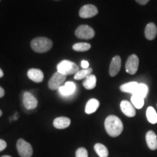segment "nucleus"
<instances>
[{
  "label": "nucleus",
  "instance_id": "obj_35",
  "mask_svg": "<svg viewBox=\"0 0 157 157\" xmlns=\"http://www.w3.org/2000/svg\"><path fill=\"white\" fill-rule=\"evenodd\" d=\"M0 1H1V0H0Z\"/></svg>",
  "mask_w": 157,
  "mask_h": 157
},
{
  "label": "nucleus",
  "instance_id": "obj_13",
  "mask_svg": "<svg viewBox=\"0 0 157 157\" xmlns=\"http://www.w3.org/2000/svg\"><path fill=\"white\" fill-rule=\"evenodd\" d=\"M146 143L148 145V148L151 150L154 151L157 149V136L155 134L154 131H148L146 133Z\"/></svg>",
  "mask_w": 157,
  "mask_h": 157
},
{
  "label": "nucleus",
  "instance_id": "obj_7",
  "mask_svg": "<svg viewBox=\"0 0 157 157\" xmlns=\"http://www.w3.org/2000/svg\"><path fill=\"white\" fill-rule=\"evenodd\" d=\"M139 66V58L136 55L133 54L127 58L126 64H125V70L129 74H136L138 69Z\"/></svg>",
  "mask_w": 157,
  "mask_h": 157
},
{
  "label": "nucleus",
  "instance_id": "obj_19",
  "mask_svg": "<svg viewBox=\"0 0 157 157\" xmlns=\"http://www.w3.org/2000/svg\"><path fill=\"white\" fill-rule=\"evenodd\" d=\"M97 78L96 76L93 74H90L83 82V86L87 90H93L95 87Z\"/></svg>",
  "mask_w": 157,
  "mask_h": 157
},
{
  "label": "nucleus",
  "instance_id": "obj_8",
  "mask_svg": "<svg viewBox=\"0 0 157 157\" xmlns=\"http://www.w3.org/2000/svg\"><path fill=\"white\" fill-rule=\"evenodd\" d=\"M98 13V10L93 5H85L81 7L78 15L82 18H90L95 17Z\"/></svg>",
  "mask_w": 157,
  "mask_h": 157
},
{
  "label": "nucleus",
  "instance_id": "obj_20",
  "mask_svg": "<svg viewBox=\"0 0 157 157\" xmlns=\"http://www.w3.org/2000/svg\"><path fill=\"white\" fill-rule=\"evenodd\" d=\"M94 149L100 157L109 156V150L106 147L101 143H96L94 146Z\"/></svg>",
  "mask_w": 157,
  "mask_h": 157
},
{
  "label": "nucleus",
  "instance_id": "obj_31",
  "mask_svg": "<svg viewBox=\"0 0 157 157\" xmlns=\"http://www.w3.org/2000/svg\"><path fill=\"white\" fill-rule=\"evenodd\" d=\"M3 76H4V72H3V71L2 70L1 68H0V78L2 77Z\"/></svg>",
  "mask_w": 157,
  "mask_h": 157
},
{
  "label": "nucleus",
  "instance_id": "obj_30",
  "mask_svg": "<svg viewBox=\"0 0 157 157\" xmlns=\"http://www.w3.org/2000/svg\"><path fill=\"white\" fill-rule=\"evenodd\" d=\"M5 90H4L3 88L2 87H0V98L4 97V95H5Z\"/></svg>",
  "mask_w": 157,
  "mask_h": 157
},
{
  "label": "nucleus",
  "instance_id": "obj_1",
  "mask_svg": "<svg viewBox=\"0 0 157 157\" xmlns=\"http://www.w3.org/2000/svg\"><path fill=\"white\" fill-rule=\"evenodd\" d=\"M105 129L111 137H117L123 131L122 121L119 117L114 115H110L105 120Z\"/></svg>",
  "mask_w": 157,
  "mask_h": 157
},
{
  "label": "nucleus",
  "instance_id": "obj_24",
  "mask_svg": "<svg viewBox=\"0 0 157 157\" xmlns=\"http://www.w3.org/2000/svg\"><path fill=\"white\" fill-rule=\"evenodd\" d=\"M72 48L76 52H85V51L89 50L91 48V44L84 42L76 43L73 45Z\"/></svg>",
  "mask_w": 157,
  "mask_h": 157
},
{
  "label": "nucleus",
  "instance_id": "obj_10",
  "mask_svg": "<svg viewBox=\"0 0 157 157\" xmlns=\"http://www.w3.org/2000/svg\"><path fill=\"white\" fill-rule=\"evenodd\" d=\"M121 111L124 115L128 117H134L136 114L135 108L132 103L127 101H122L120 103Z\"/></svg>",
  "mask_w": 157,
  "mask_h": 157
},
{
  "label": "nucleus",
  "instance_id": "obj_28",
  "mask_svg": "<svg viewBox=\"0 0 157 157\" xmlns=\"http://www.w3.org/2000/svg\"><path fill=\"white\" fill-rule=\"evenodd\" d=\"M81 66L83 68V69H86V68H89V63L87 60H82L81 63Z\"/></svg>",
  "mask_w": 157,
  "mask_h": 157
},
{
  "label": "nucleus",
  "instance_id": "obj_27",
  "mask_svg": "<svg viewBox=\"0 0 157 157\" xmlns=\"http://www.w3.org/2000/svg\"><path fill=\"white\" fill-rule=\"evenodd\" d=\"M6 147H7V143H6L4 140L0 139V152L5 150Z\"/></svg>",
  "mask_w": 157,
  "mask_h": 157
},
{
  "label": "nucleus",
  "instance_id": "obj_15",
  "mask_svg": "<svg viewBox=\"0 0 157 157\" xmlns=\"http://www.w3.org/2000/svg\"><path fill=\"white\" fill-rule=\"evenodd\" d=\"M157 35V27L154 23H149L145 29V36L148 40H154Z\"/></svg>",
  "mask_w": 157,
  "mask_h": 157
},
{
  "label": "nucleus",
  "instance_id": "obj_26",
  "mask_svg": "<svg viewBox=\"0 0 157 157\" xmlns=\"http://www.w3.org/2000/svg\"><path fill=\"white\" fill-rule=\"evenodd\" d=\"M76 157H88L87 149L84 148H79L76 151Z\"/></svg>",
  "mask_w": 157,
  "mask_h": 157
},
{
  "label": "nucleus",
  "instance_id": "obj_32",
  "mask_svg": "<svg viewBox=\"0 0 157 157\" xmlns=\"http://www.w3.org/2000/svg\"><path fill=\"white\" fill-rule=\"evenodd\" d=\"M2 111L1 110H0V117H2Z\"/></svg>",
  "mask_w": 157,
  "mask_h": 157
},
{
  "label": "nucleus",
  "instance_id": "obj_22",
  "mask_svg": "<svg viewBox=\"0 0 157 157\" xmlns=\"http://www.w3.org/2000/svg\"><path fill=\"white\" fill-rule=\"evenodd\" d=\"M93 72V68H88L86 69L79 70L76 74H74V79L81 80L83 78H86L88 76H90Z\"/></svg>",
  "mask_w": 157,
  "mask_h": 157
},
{
  "label": "nucleus",
  "instance_id": "obj_14",
  "mask_svg": "<svg viewBox=\"0 0 157 157\" xmlns=\"http://www.w3.org/2000/svg\"><path fill=\"white\" fill-rule=\"evenodd\" d=\"M71 119L68 117H60L56 118L53 121V126L56 129H66L70 126Z\"/></svg>",
  "mask_w": 157,
  "mask_h": 157
},
{
  "label": "nucleus",
  "instance_id": "obj_4",
  "mask_svg": "<svg viewBox=\"0 0 157 157\" xmlns=\"http://www.w3.org/2000/svg\"><path fill=\"white\" fill-rule=\"evenodd\" d=\"M95 31L87 25H81L76 29L75 35L78 39H90L95 36Z\"/></svg>",
  "mask_w": 157,
  "mask_h": 157
},
{
  "label": "nucleus",
  "instance_id": "obj_29",
  "mask_svg": "<svg viewBox=\"0 0 157 157\" xmlns=\"http://www.w3.org/2000/svg\"><path fill=\"white\" fill-rule=\"evenodd\" d=\"M135 1H136L139 4V5H146V4L148 3L149 1H150V0H135Z\"/></svg>",
  "mask_w": 157,
  "mask_h": 157
},
{
  "label": "nucleus",
  "instance_id": "obj_21",
  "mask_svg": "<svg viewBox=\"0 0 157 157\" xmlns=\"http://www.w3.org/2000/svg\"><path fill=\"white\" fill-rule=\"evenodd\" d=\"M144 99L145 98L137 95H132L131 98V103H132L135 109H140L144 105Z\"/></svg>",
  "mask_w": 157,
  "mask_h": 157
},
{
  "label": "nucleus",
  "instance_id": "obj_6",
  "mask_svg": "<svg viewBox=\"0 0 157 157\" xmlns=\"http://www.w3.org/2000/svg\"><path fill=\"white\" fill-rule=\"evenodd\" d=\"M66 78V76L63 75V74L59 73L57 71L52 75L50 79L49 80L48 82V87L50 90H59V88L62 87L63 84L65 82Z\"/></svg>",
  "mask_w": 157,
  "mask_h": 157
},
{
  "label": "nucleus",
  "instance_id": "obj_34",
  "mask_svg": "<svg viewBox=\"0 0 157 157\" xmlns=\"http://www.w3.org/2000/svg\"><path fill=\"white\" fill-rule=\"evenodd\" d=\"M54 1H60V0H54Z\"/></svg>",
  "mask_w": 157,
  "mask_h": 157
},
{
  "label": "nucleus",
  "instance_id": "obj_9",
  "mask_svg": "<svg viewBox=\"0 0 157 157\" xmlns=\"http://www.w3.org/2000/svg\"><path fill=\"white\" fill-rule=\"evenodd\" d=\"M23 103L25 109L28 110L36 109L38 105V101H37L36 98L29 92H25L23 94Z\"/></svg>",
  "mask_w": 157,
  "mask_h": 157
},
{
  "label": "nucleus",
  "instance_id": "obj_17",
  "mask_svg": "<svg viewBox=\"0 0 157 157\" xmlns=\"http://www.w3.org/2000/svg\"><path fill=\"white\" fill-rule=\"evenodd\" d=\"M138 84H139L136 82H127V83H125L122 84V85H121L120 90L121 91L124 92V93H131L132 95H134L136 93Z\"/></svg>",
  "mask_w": 157,
  "mask_h": 157
},
{
  "label": "nucleus",
  "instance_id": "obj_11",
  "mask_svg": "<svg viewBox=\"0 0 157 157\" xmlns=\"http://www.w3.org/2000/svg\"><path fill=\"white\" fill-rule=\"evenodd\" d=\"M121 60L120 56H116L113 58L109 66V74L111 76H115L119 74L121 69Z\"/></svg>",
  "mask_w": 157,
  "mask_h": 157
},
{
  "label": "nucleus",
  "instance_id": "obj_3",
  "mask_svg": "<svg viewBox=\"0 0 157 157\" xmlns=\"http://www.w3.org/2000/svg\"><path fill=\"white\" fill-rule=\"evenodd\" d=\"M57 70L59 73L68 76L72 75L74 74H76L79 71V68L75 63L68 60H64L58 64Z\"/></svg>",
  "mask_w": 157,
  "mask_h": 157
},
{
  "label": "nucleus",
  "instance_id": "obj_23",
  "mask_svg": "<svg viewBox=\"0 0 157 157\" xmlns=\"http://www.w3.org/2000/svg\"><path fill=\"white\" fill-rule=\"evenodd\" d=\"M146 117L148 121L151 124L157 123V113L154 108L150 106L147 109Z\"/></svg>",
  "mask_w": 157,
  "mask_h": 157
},
{
  "label": "nucleus",
  "instance_id": "obj_25",
  "mask_svg": "<svg viewBox=\"0 0 157 157\" xmlns=\"http://www.w3.org/2000/svg\"><path fill=\"white\" fill-rule=\"evenodd\" d=\"M148 86L145 84H139L138 87H137V91L134 95H137L140 97H142L143 98H146L147 94H148Z\"/></svg>",
  "mask_w": 157,
  "mask_h": 157
},
{
  "label": "nucleus",
  "instance_id": "obj_16",
  "mask_svg": "<svg viewBox=\"0 0 157 157\" xmlns=\"http://www.w3.org/2000/svg\"><path fill=\"white\" fill-rule=\"evenodd\" d=\"M76 90V84L72 82H66L64 85L59 88V92L63 96H68L74 93Z\"/></svg>",
  "mask_w": 157,
  "mask_h": 157
},
{
  "label": "nucleus",
  "instance_id": "obj_12",
  "mask_svg": "<svg viewBox=\"0 0 157 157\" xmlns=\"http://www.w3.org/2000/svg\"><path fill=\"white\" fill-rule=\"evenodd\" d=\"M28 77L30 78L31 81L39 83L42 82L44 79V74L41 70L37 68H31L28 71L27 73Z\"/></svg>",
  "mask_w": 157,
  "mask_h": 157
},
{
  "label": "nucleus",
  "instance_id": "obj_33",
  "mask_svg": "<svg viewBox=\"0 0 157 157\" xmlns=\"http://www.w3.org/2000/svg\"><path fill=\"white\" fill-rule=\"evenodd\" d=\"M2 157H12V156H2Z\"/></svg>",
  "mask_w": 157,
  "mask_h": 157
},
{
  "label": "nucleus",
  "instance_id": "obj_5",
  "mask_svg": "<svg viewBox=\"0 0 157 157\" xmlns=\"http://www.w3.org/2000/svg\"><path fill=\"white\" fill-rule=\"evenodd\" d=\"M17 150L21 157H31L33 154V148L30 143L22 138L17 141Z\"/></svg>",
  "mask_w": 157,
  "mask_h": 157
},
{
  "label": "nucleus",
  "instance_id": "obj_18",
  "mask_svg": "<svg viewBox=\"0 0 157 157\" xmlns=\"http://www.w3.org/2000/svg\"><path fill=\"white\" fill-rule=\"evenodd\" d=\"M100 105V102L98 101L97 99L93 98V99H90L89 101L87 102L85 106V112L87 114H91L94 112H95L97 111Z\"/></svg>",
  "mask_w": 157,
  "mask_h": 157
},
{
  "label": "nucleus",
  "instance_id": "obj_2",
  "mask_svg": "<svg viewBox=\"0 0 157 157\" xmlns=\"http://www.w3.org/2000/svg\"><path fill=\"white\" fill-rule=\"evenodd\" d=\"M31 48L34 52L44 53L52 48V42L47 37H36L31 41Z\"/></svg>",
  "mask_w": 157,
  "mask_h": 157
}]
</instances>
